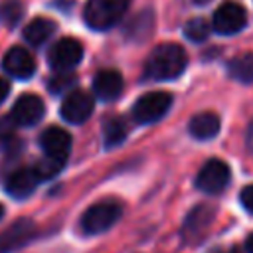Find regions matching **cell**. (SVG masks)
I'll return each instance as SVG.
<instances>
[{"label":"cell","mask_w":253,"mask_h":253,"mask_svg":"<svg viewBox=\"0 0 253 253\" xmlns=\"http://www.w3.org/2000/svg\"><path fill=\"white\" fill-rule=\"evenodd\" d=\"M229 178H231L229 166L219 158H211L200 168L196 176V188L206 194H219L221 190L227 188Z\"/></svg>","instance_id":"obj_5"},{"label":"cell","mask_w":253,"mask_h":253,"mask_svg":"<svg viewBox=\"0 0 253 253\" xmlns=\"http://www.w3.org/2000/svg\"><path fill=\"white\" fill-rule=\"evenodd\" d=\"M128 134V128H126V123L121 119V117H111V119H105L103 123V140H105V146L111 148V146H119Z\"/></svg>","instance_id":"obj_17"},{"label":"cell","mask_w":253,"mask_h":253,"mask_svg":"<svg viewBox=\"0 0 253 253\" xmlns=\"http://www.w3.org/2000/svg\"><path fill=\"white\" fill-rule=\"evenodd\" d=\"M198 6H204V4H208V2H211V0H194Z\"/></svg>","instance_id":"obj_27"},{"label":"cell","mask_w":253,"mask_h":253,"mask_svg":"<svg viewBox=\"0 0 253 253\" xmlns=\"http://www.w3.org/2000/svg\"><path fill=\"white\" fill-rule=\"evenodd\" d=\"M93 93L101 101H115L123 93V75L117 69H103L93 77Z\"/></svg>","instance_id":"obj_13"},{"label":"cell","mask_w":253,"mask_h":253,"mask_svg":"<svg viewBox=\"0 0 253 253\" xmlns=\"http://www.w3.org/2000/svg\"><path fill=\"white\" fill-rule=\"evenodd\" d=\"M184 36H186L188 40L200 43V42L208 40V36H210V24H208L204 18H194V20L186 22V26H184Z\"/></svg>","instance_id":"obj_20"},{"label":"cell","mask_w":253,"mask_h":253,"mask_svg":"<svg viewBox=\"0 0 253 253\" xmlns=\"http://www.w3.org/2000/svg\"><path fill=\"white\" fill-rule=\"evenodd\" d=\"M190 134L194 138H200V140H208V138H213L219 130V117L215 113H198L190 119Z\"/></svg>","instance_id":"obj_15"},{"label":"cell","mask_w":253,"mask_h":253,"mask_svg":"<svg viewBox=\"0 0 253 253\" xmlns=\"http://www.w3.org/2000/svg\"><path fill=\"white\" fill-rule=\"evenodd\" d=\"M8 93H10V83L0 77V105L4 103V99L8 97Z\"/></svg>","instance_id":"obj_25"},{"label":"cell","mask_w":253,"mask_h":253,"mask_svg":"<svg viewBox=\"0 0 253 253\" xmlns=\"http://www.w3.org/2000/svg\"><path fill=\"white\" fill-rule=\"evenodd\" d=\"M24 16V4L20 0H6L0 4V24L14 28Z\"/></svg>","instance_id":"obj_19"},{"label":"cell","mask_w":253,"mask_h":253,"mask_svg":"<svg viewBox=\"0 0 253 253\" xmlns=\"http://www.w3.org/2000/svg\"><path fill=\"white\" fill-rule=\"evenodd\" d=\"M43 113H45L43 101L34 93H26L14 103L8 119L16 126H34L43 119Z\"/></svg>","instance_id":"obj_8"},{"label":"cell","mask_w":253,"mask_h":253,"mask_svg":"<svg viewBox=\"0 0 253 253\" xmlns=\"http://www.w3.org/2000/svg\"><path fill=\"white\" fill-rule=\"evenodd\" d=\"M239 200H241V206H243L249 213H253V184H249V186H245V188L241 190Z\"/></svg>","instance_id":"obj_23"},{"label":"cell","mask_w":253,"mask_h":253,"mask_svg":"<svg viewBox=\"0 0 253 253\" xmlns=\"http://www.w3.org/2000/svg\"><path fill=\"white\" fill-rule=\"evenodd\" d=\"M188 63L184 47L178 43H162L158 45L146 59L144 77L150 81H170L184 73Z\"/></svg>","instance_id":"obj_1"},{"label":"cell","mask_w":253,"mask_h":253,"mask_svg":"<svg viewBox=\"0 0 253 253\" xmlns=\"http://www.w3.org/2000/svg\"><path fill=\"white\" fill-rule=\"evenodd\" d=\"M123 213V206L113 200H105L99 204H93L87 208V211L81 215V229L87 235H97L107 229H111Z\"/></svg>","instance_id":"obj_3"},{"label":"cell","mask_w":253,"mask_h":253,"mask_svg":"<svg viewBox=\"0 0 253 253\" xmlns=\"http://www.w3.org/2000/svg\"><path fill=\"white\" fill-rule=\"evenodd\" d=\"M2 213H4V208H2V204H0V217H2Z\"/></svg>","instance_id":"obj_29"},{"label":"cell","mask_w":253,"mask_h":253,"mask_svg":"<svg viewBox=\"0 0 253 253\" xmlns=\"http://www.w3.org/2000/svg\"><path fill=\"white\" fill-rule=\"evenodd\" d=\"M40 146L45 152V156L55 160H67V154L71 150V136L67 130L59 126H49L40 136Z\"/></svg>","instance_id":"obj_12"},{"label":"cell","mask_w":253,"mask_h":253,"mask_svg":"<svg viewBox=\"0 0 253 253\" xmlns=\"http://www.w3.org/2000/svg\"><path fill=\"white\" fill-rule=\"evenodd\" d=\"M245 251H247V253H253V233L245 239Z\"/></svg>","instance_id":"obj_26"},{"label":"cell","mask_w":253,"mask_h":253,"mask_svg":"<svg viewBox=\"0 0 253 253\" xmlns=\"http://www.w3.org/2000/svg\"><path fill=\"white\" fill-rule=\"evenodd\" d=\"M172 105V95L166 91H150L136 99L132 107V117L140 125H150L162 119Z\"/></svg>","instance_id":"obj_4"},{"label":"cell","mask_w":253,"mask_h":253,"mask_svg":"<svg viewBox=\"0 0 253 253\" xmlns=\"http://www.w3.org/2000/svg\"><path fill=\"white\" fill-rule=\"evenodd\" d=\"M36 223L32 219H16L4 231H0V253H14L36 237Z\"/></svg>","instance_id":"obj_9"},{"label":"cell","mask_w":253,"mask_h":253,"mask_svg":"<svg viewBox=\"0 0 253 253\" xmlns=\"http://www.w3.org/2000/svg\"><path fill=\"white\" fill-rule=\"evenodd\" d=\"M2 67L8 75H12L14 79H30L36 73V61L32 57V53L26 47L14 45L8 49V53L2 59Z\"/></svg>","instance_id":"obj_11"},{"label":"cell","mask_w":253,"mask_h":253,"mask_svg":"<svg viewBox=\"0 0 253 253\" xmlns=\"http://www.w3.org/2000/svg\"><path fill=\"white\" fill-rule=\"evenodd\" d=\"M225 253H239L237 249H229V251H225Z\"/></svg>","instance_id":"obj_28"},{"label":"cell","mask_w":253,"mask_h":253,"mask_svg":"<svg viewBox=\"0 0 253 253\" xmlns=\"http://www.w3.org/2000/svg\"><path fill=\"white\" fill-rule=\"evenodd\" d=\"M53 32H55V22L47 18H36L24 28V38L32 45H42L53 36Z\"/></svg>","instance_id":"obj_16"},{"label":"cell","mask_w":253,"mask_h":253,"mask_svg":"<svg viewBox=\"0 0 253 253\" xmlns=\"http://www.w3.org/2000/svg\"><path fill=\"white\" fill-rule=\"evenodd\" d=\"M227 73L241 83H253V53H241L227 65Z\"/></svg>","instance_id":"obj_18"},{"label":"cell","mask_w":253,"mask_h":253,"mask_svg":"<svg viewBox=\"0 0 253 253\" xmlns=\"http://www.w3.org/2000/svg\"><path fill=\"white\" fill-rule=\"evenodd\" d=\"M81 59H83V45L75 38H61L59 42L53 43V47L47 53V63L59 73L71 71L75 65H79Z\"/></svg>","instance_id":"obj_6"},{"label":"cell","mask_w":253,"mask_h":253,"mask_svg":"<svg viewBox=\"0 0 253 253\" xmlns=\"http://www.w3.org/2000/svg\"><path fill=\"white\" fill-rule=\"evenodd\" d=\"M38 182L40 180L36 178V174H34L32 168H20V170H16V172H12L8 176V180H6V192L12 198L22 200V198H28L36 190Z\"/></svg>","instance_id":"obj_14"},{"label":"cell","mask_w":253,"mask_h":253,"mask_svg":"<svg viewBox=\"0 0 253 253\" xmlns=\"http://www.w3.org/2000/svg\"><path fill=\"white\" fill-rule=\"evenodd\" d=\"M211 26L221 36H233L247 26V12L237 2H225L215 10Z\"/></svg>","instance_id":"obj_7"},{"label":"cell","mask_w":253,"mask_h":253,"mask_svg":"<svg viewBox=\"0 0 253 253\" xmlns=\"http://www.w3.org/2000/svg\"><path fill=\"white\" fill-rule=\"evenodd\" d=\"M93 105H95V101H93V97L87 91L75 89V91L65 95L59 113H61L63 121H67L71 125H81V123H85L91 117Z\"/></svg>","instance_id":"obj_10"},{"label":"cell","mask_w":253,"mask_h":253,"mask_svg":"<svg viewBox=\"0 0 253 253\" xmlns=\"http://www.w3.org/2000/svg\"><path fill=\"white\" fill-rule=\"evenodd\" d=\"M75 83H77V77L73 73H57L47 81V89L53 95H63V93H71Z\"/></svg>","instance_id":"obj_22"},{"label":"cell","mask_w":253,"mask_h":253,"mask_svg":"<svg viewBox=\"0 0 253 253\" xmlns=\"http://www.w3.org/2000/svg\"><path fill=\"white\" fill-rule=\"evenodd\" d=\"M12 126H14V125H12V121H10L8 117L0 119V142H2V144L12 138Z\"/></svg>","instance_id":"obj_24"},{"label":"cell","mask_w":253,"mask_h":253,"mask_svg":"<svg viewBox=\"0 0 253 253\" xmlns=\"http://www.w3.org/2000/svg\"><path fill=\"white\" fill-rule=\"evenodd\" d=\"M130 0H87L85 22L89 28L103 32L113 28L126 12Z\"/></svg>","instance_id":"obj_2"},{"label":"cell","mask_w":253,"mask_h":253,"mask_svg":"<svg viewBox=\"0 0 253 253\" xmlns=\"http://www.w3.org/2000/svg\"><path fill=\"white\" fill-rule=\"evenodd\" d=\"M63 160H55V158H49V156H45V158H42L32 170H34V174H36V178L38 180H49V178H53L61 168H63Z\"/></svg>","instance_id":"obj_21"}]
</instances>
